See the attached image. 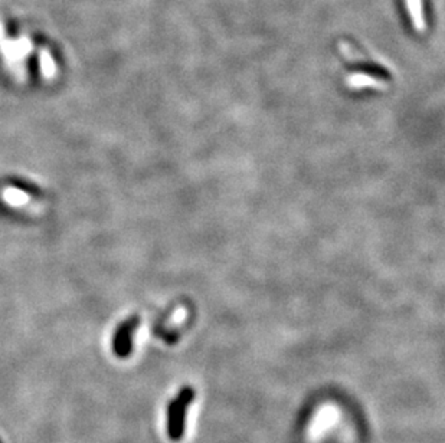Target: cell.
I'll return each mask as SVG.
<instances>
[{
  "instance_id": "obj_1",
  "label": "cell",
  "mask_w": 445,
  "mask_h": 443,
  "mask_svg": "<svg viewBox=\"0 0 445 443\" xmlns=\"http://www.w3.org/2000/svg\"><path fill=\"white\" fill-rule=\"evenodd\" d=\"M195 400V390L192 388H183L179 394L167 404L166 412V431L167 436L178 442L185 435L186 428V415L189 404Z\"/></svg>"
},
{
  "instance_id": "obj_2",
  "label": "cell",
  "mask_w": 445,
  "mask_h": 443,
  "mask_svg": "<svg viewBox=\"0 0 445 443\" xmlns=\"http://www.w3.org/2000/svg\"><path fill=\"white\" fill-rule=\"evenodd\" d=\"M139 324H140V318L135 317V315L130 317L128 320H126L124 322L120 324V327L117 329V331H115L114 338H112V351L115 356L120 357V358H126L131 354L133 336L135 331H137Z\"/></svg>"
},
{
  "instance_id": "obj_3",
  "label": "cell",
  "mask_w": 445,
  "mask_h": 443,
  "mask_svg": "<svg viewBox=\"0 0 445 443\" xmlns=\"http://www.w3.org/2000/svg\"><path fill=\"white\" fill-rule=\"evenodd\" d=\"M337 420H339V410L335 406L327 404V406L320 408L313 416L310 426H308V435H310L312 439H319L324 436L328 431L333 429Z\"/></svg>"
},
{
  "instance_id": "obj_4",
  "label": "cell",
  "mask_w": 445,
  "mask_h": 443,
  "mask_svg": "<svg viewBox=\"0 0 445 443\" xmlns=\"http://www.w3.org/2000/svg\"><path fill=\"white\" fill-rule=\"evenodd\" d=\"M405 3L415 31L419 33L425 32V29H427V21H425V15L422 9V0H405Z\"/></svg>"
},
{
  "instance_id": "obj_5",
  "label": "cell",
  "mask_w": 445,
  "mask_h": 443,
  "mask_svg": "<svg viewBox=\"0 0 445 443\" xmlns=\"http://www.w3.org/2000/svg\"><path fill=\"white\" fill-rule=\"evenodd\" d=\"M349 84L352 87H379L380 84H385L383 80L380 78H376V76L373 75H369V73H356V75H352L351 78H349Z\"/></svg>"
},
{
  "instance_id": "obj_6",
  "label": "cell",
  "mask_w": 445,
  "mask_h": 443,
  "mask_svg": "<svg viewBox=\"0 0 445 443\" xmlns=\"http://www.w3.org/2000/svg\"><path fill=\"white\" fill-rule=\"evenodd\" d=\"M3 198L10 205H24L28 202V196L24 190L21 189H6L3 191Z\"/></svg>"
},
{
  "instance_id": "obj_7",
  "label": "cell",
  "mask_w": 445,
  "mask_h": 443,
  "mask_svg": "<svg viewBox=\"0 0 445 443\" xmlns=\"http://www.w3.org/2000/svg\"><path fill=\"white\" fill-rule=\"evenodd\" d=\"M0 443H2V442H0Z\"/></svg>"
}]
</instances>
